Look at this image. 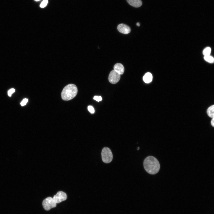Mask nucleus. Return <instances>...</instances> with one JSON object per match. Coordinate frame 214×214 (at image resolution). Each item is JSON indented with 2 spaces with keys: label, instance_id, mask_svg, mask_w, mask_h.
<instances>
[{
  "label": "nucleus",
  "instance_id": "1a4fd4ad",
  "mask_svg": "<svg viewBox=\"0 0 214 214\" xmlns=\"http://www.w3.org/2000/svg\"><path fill=\"white\" fill-rule=\"evenodd\" d=\"M127 1L130 5L135 7H140L142 4L141 0H127Z\"/></svg>",
  "mask_w": 214,
  "mask_h": 214
},
{
  "label": "nucleus",
  "instance_id": "6ab92c4d",
  "mask_svg": "<svg viewBox=\"0 0 214 214\" xmlns=\"http://www.w3.org/2000/svg\"><path fill=\"white\" fill-rule=\"evenodd\" d=\"M211 124L212 125V126L213 127L214 126V118H213L211 122Z\"/></svg>",
  "mask_w": 214,
  "mask_h": 214
},
{
  "label": "nucleus",
  "instance_id": "20e7f679",
  "mask_svg": "<svg viewBox=\"0 0 214 214\" xmlns=\"http://www.w3.org/2000/svg\"><path fill=\"white\" fill-rule=\"evenodd\" d=\"M42 205L44 209L46 210H49L51 208L55 207L56 205V203L51 197H48L44 199Z\"/></svg>",
  "mask_w": 214,
  "mask_h": 214
},
{
  "label": "nucleus",
  "instance_id": "aec40b11",
  "mask_svg": "<svg viewBox=\"0 0 214 214\" xmlns=\"http://www.w3.org/2000/svg\"><path fill=\"white\" fill-rule=\"evenodd\" d=\"M136 25H137L138 26H140V23H139L138 22V23H136Z\"/></svg>",
  "mask_w": 214,
  "mask_h": 214
},
{
  "label": "nucleus",
  "instance_id": "412c9836",
  "mask_svg": "<svg viewBox=\"0 0 214 214\" xmlns=\"http://www.w3.org/2000/svg\"><path fill=\"white\" fill-rule=\"evenodd\" d=\"M139 147H138L137 150H139Z\"/></svg>",
  "mask_w": 214,
  "mask_h": 214
},
{
  "label": "nucleus",
  "instance_id": "f03ea898",
  "mask_svg": "<svg viewBox=\"0 0 214 214\" xmlns=\"http://www.w3.org/2000/svg\"><path fill=\"white\" fill-rule=\"evenodd\" d=\"M77 92L78 89L75 85L69 84L63 88L62 92V99L65 101L71 100L76 96Z\"/></svg>",
  "mask_w": 214,
  "mask_h": 214
},
{
  "label": "nucleus",
  "instance_id": "2eb2a0df",
  "mask_svg": "<svg viewBox=\"0 0 214 214\" xmlns=\"http://www.w3.org/2000/svg\"><path fill=\"white\" fill-rule=\"evenodd\" d=\"M88 111L92 114H93L95 112V110L93 107L91 106H89L88 107Z\"/></svg>",
  "mask_w": 214,
  "mask_h": 214
},
{
  "label": "nucleus",
  "instance_id": "423d86ee",
  "mask_svg": "<svg viewBox=\"0 0 214 214\" xmlns=\"http://www.w3.org/2000/svg\"><path fill=\"white\" fill-rule=\"evenodd\" d=\"M67 197V195L65 193L62 191H59L54 196L53 199L56 203H59L65 200Z\"/></svg>",
  "mask_w": 214,
  "mask_h": 214
},
{
  "label": "nucleus",
  "instance_id": "9d476101",
  "mask_svg": "<svg viewBox=\"0 0 214 214\" xmlns=\"http://www.w3.org/2000/svg\"><path fill=\"white\" fill-rule=\"evenodd\" d=\"M143 78L145 82L148 83L152 81V76L150 73L148 72L145 74Z\"/></svg>",
  "mask_w": 214,
  "mask_h": 214
},
{
  "label": "nucleus",
  "instance_id": "dca6fc26",
  "mask_svg": "<svg viewBox=\"0 0 214 214\" xmlns=\"http://www.w3.org/2000/svg\"><path fill=\"white\" fill-rule=\"evenodd\" d=\"M93 99L95 100L96 101H97L98 102H99V101H101V100H102V98L100 96H95L93 98Z\"/></svg>",
  "mask_w": 214,
  "mask_h": 214
},
{
  "label": "nucleus",
  "instance_id": "f8f14e48",
  "mask_svg": "<svg viewBox=\"0 0 214 214\" xmlns=\"http://www.w3.org/2000/svg\"><path fill=\"white\" fill-rule=\"evenodd\" d=\"M204 59L206 61L210 63H213L214 61L213 57L210 55L204 56Z\"/></svg>",
  "mask_w": 214,
  "mask_h": 214
},
{
  "label": "nucleus",
  "instance_id": "f257e3e1",
  "mask_svg": "<svg viewBox=\"0 0 214 214\" xmlns=\"http://www.w3.org/2000/svg\"><path fill=\"white\" fill-rule=\"evenodd\" d=\"M144 168L149 174H155L158 172L160 169L158 161L155 157L149 156L146 158L143 162Z\"/></svg>",
  "mask_w": 214,
  "mask_h": 214
},
{
  "label": "nucleus",
  "instance_id": "ddd939ff",
  "mask_svg": "<svg viewBox=\"0 0 214 214\" xmlns=\"http://www.w3.org/2000/svg\"><path fill=\"white\" fill-rule=\"evenodd\" d=\"M211 52V49L209 47L205 48L203 51V54L204 56L210 55Z\"/></svg>",
  "mask_w": 214,
  "mask_h": 214
},
{
  "label": "nucleus",
  "instance_id": "7ed1b4c3",
  "mask_svg": "<svg viewBox=\"0 0 214 214\" xmlns=\"http://www.w3.org/2000/svg\"><path fill=\"white\" fill-rule=\"evenodd\" d=\"M101 157L103 161L106 163H110L113 159V154L111 150L106 147L103 148L101 152Z\"/></svg>",
  "mask_w": 214,
  "mask_h": 214
},
{
  "label": "nucleus",
  "instance_id": "f3484780",
  "mask_svg": "<svg viewBox=\"0 0 214 214\" xmlns=\"http://www.w3.org/2000/svg\"><path fill=\"white\" fill-rule=\"evenodd\" d=\"M28 101V99L26 98H25L23 100L21 103V104L22 106L25 105Z\"/></svg>",
  "mask_w": 214,
  "mask_h": 214
},
{
  "label": "nucleus",
  "instance_id": "a211bd4d",
  "mask_svg": "<svg viewBox=\"0 0 214 214\" xmlns=\"http://www.w3.org/2000/svg\"><path fill=\"white\" fill-rule=\"evenodd\" d=\"M15 92V89L12 88L9 90L8 92V94L9 96H11L12 93Z\"/></svg>",
  "mask_w": 214,
  "mask_h": 214
},
{
  "label": "nucleus",
  "instance_id": "6e6552de",
  "mask_svg": "<svg viewBox=\"0 0 214 214\" xmlns=\"http://www.w3.org/2000/svg\"><path fill=\"white\" fill-rule=\"evenodd\" d=\"M114 70L120 75L122 74L124 71L123 65L120 63H117L114 66Z\"/></svg>",
  "mask_w": 214,
  "mask_h": 214
},
{
  "label": "nucleus",
  "instance_id": "4be33fe9",
  "mask_svg": "<svg viewBox=\"0 0 214 214\" xmlns=\"http://www.w3.org/2000/svg\"><path fill=\"white\" fill-rule=\"evenodd\" d=\"M35 0V1H39V0Z\"/></svg>",
  "mask_w": 214,
  "mask_h": 214
},
{
  "label": "nucleus",
  "instance_id": "9b49d317",
  "mask_svg": "<svg viewBox=\"0 0 214 214\" xmlns=\"http://www.w3.org/2000/svg\"><path fill=\"white\" fill-rule=\"evenodd\" d=\"M214 105H213L210 106L207 110L208 115L210 118H214Z\"/></svg>",
  "mask_w": 214,
  "mask_h": 214
},
{
  "label": "nucleus",
  "instance_id": "4468645a",
  "mask_svg": "<svg viewBox=\"0 0 214 214\" xmlns=\"http://www.w3.org/2000/svg\"><path fill=\"white\" fill-rule=\"evenodd\" d=\"M48 3V0H44L41 3L40 6L41 8H44L47 5Z\"/></svg>",
  "mask_w": 214,
  "mask_h": 214
},
{
  "label": "nucleus",
  "instance_id": "39448f33",
  "mask_svg": "<svg viewBox=\"0 0 214 214\" xmlns=\"http://www.w3.org/2000/svg\"><path fill=\"white\" fill-rule=\"evenodd\" d=\"M120 74L113 70L111 71L109 75L108 80L111 83L114 84L117 83L120 78Z\"/></svg>",
  "mask_w": 214,
  "mask_h": 214
},
{
  "label": "nucleus",
  "instance_id": "0eeeda50",
  "mask_svg": "<svg viewBox=\"0 0 214 214\" xmlns=\"http://www.w3.org/2000/svg\"><path fill=\"white\" fill-rule=\"evenodd\" d=\"M117 28L119 32L124 34H128L130 32V27L123 23L119 24Z\"/></svg>",
  "mask_w": 214,
  "mask_h": 214
}]
</instances>
